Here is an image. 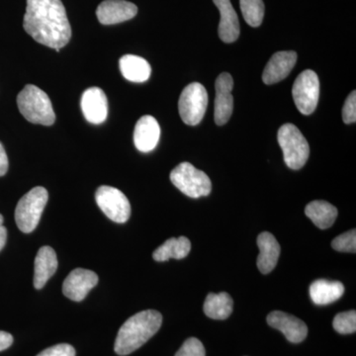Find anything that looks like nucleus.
I'll return each mask as SVG.
<instances>
[{"instance_id": "obj_1", "label": "nucleus", "mask_w": 356, "mask_h": 356, "mask_svg": "<svg viewBox=\"0 0 356 356\" xmlns=\"http://www.w3.org/2000/svg\"><path fill=\"white\" fill-rule=\"evenodd\" d=\"M23 27L35 41L57 51L72 38V27L60 0H27Z\"/></svg>"}, {"instance_id": "obj_4", "label": "nucleus", "mask_w": 356, "mask_h": 356, "mask_svg": "<svg viewBox=\"0 0 356 356\" xmlns=\"http://www.w3.org/2000/svg\"><path fill=\"white\" fill-rule=\"evenodd\" d=\"M277 139L288 168H303L310 156V147L301 131L293 124H284L278 130Z\"/></svg>"}, {"instance_id": "obj_21", "label": "nucleus", "mask_w": 356, "mask_h": 356, "mask_svg": "<svg viewBox=\"0 0 356 356\" xmlns=\"http://www.w3.org/2000/svg\"><path fill=\"white\" fill-rule=\"evenodd\" d=\"M119 65L123 76L132 83H145L151 76V65L145 58L138 56H123Z\"/></svg>"}, {"instance_id": "obj_5", "label": "nucleus", "mask_w": 356, "mask_h": 356, "mask_svg": "<svg viewBox=\"0 0 356 356\" xmlns=\"http://www.w3.org/2000/svg\"><path fill=\"white\" fill-rule=\"evenodd\" d=\"M46 188L34 187L20 199L15 209V221L23 233H32L38 226L42 213L48 202Z\"/></svg>"}, {"instance_id": "obj_22", "label": "nucleus", "mask_w": 356, "mask_h": 356, "mask_svg": "<svg viewBox=\"0 0 356 356\" xmlns=\"http://www.w3.org/2000/svg\"><path fill=\"white\" fill-rule=\"evenodd\" d=\"M305 214L318 229H325L336 221L337 209L327 201L316 200L307 205Z\"/></svg>"}, {"instance_id": "obj_13", "label": "nucleus", "mask_w": 356, "mask_h": 356, "mask_svg": "<svg viewBox=\"0 0 356 356\" xmlns=\"http://www.w3.org/2000/svg\"><path fill=\"white\" fill-rule=\"evenodd\" d=\"M138 7L126 0H105L96 10V16L103 25H114L133 19Z\"/></svg>"}, {"instance_id": "obj_27", "label": "nucleus", "mask_w": 356, "mask_h": 356, "mask_svg": "<svg viewBox=\"0 0 356 356\" xmlns=\"http://www.w3.org/2000/svg\"><path fill=\"white\" fill-rule=\"evenodd\" d=\"M334 250L341 252H356V231L355 229L346 232L343 235L337 236L332 243Z\"/></svg>"}, {"instance_id": "obj_31", "label": "nucleus", "mask_w": 356, "mask_h": 356, "mask_svg": "<svg viewBox=\"0 0 356 356\" xmlns=\"http://www.w3.org/2000/svg\"><path fill=\"white\" fill-rule=\"evenodd\" d=\"M7 170H8V158L4 147L0 143V177L6 175Z\"/></svg>"}, {"instance_id": "obj_25", "label": "nucleus", "mask_w": 356, "mask_h": 356, "mask_svg": "<svg viewBox=\"0 0 356 356\" xmlns=\"http://www.w3.org/2000/svg\"><path fill=\"white\" fill-rule=\"evenodd\" d=\"M240 4L245 22L252 27L261 26L264 16V1L262 0H240Z\"/></svg>"}, {"instance_id": "obj_23", "label": "nucleus", "mask_w": 356, "mask_h": 356, "mask_svg": "<svg viewBox=\"0 0 356 356\" xmlns=\"http://www.w3.org/2000/svg\"><path fill=\"white\" fill-rule=\"evenodd\" d=\"M234 301L228 293H209L204 303V313L214 320H226L231 316Z\"/></svg>"}, {"instance_id": "obj_8", "label": "nucleus", "mask_w": 356, "mask_h": 356, "mask_svg": "<svg viewBox=\"0 0 356 356\" xmlns=\"http://www.w3.org/2000/svg\"><path fill=\"white\" fill-rule=\"evenodd\" d=\"M293 99L302 114L310 115L318 106L320 96V81L317 74L306 70L299 74L293 84Z\"/></svg>"}, {"instance_id": "obj_2", "label": "nucleus", "mask_w": 356, "mask_h": 356, "mask_svg": "<svg viewBox=\"0 0 356 356\" xmlns=\"http://www.w3.org/2000/svg\"><path fill=\"white\" fill-rule=\"evenodd\" d=\"M163 316L158 311L147 310L129 318L119 330L115 341V353L128 355L140 348L158 332Z\"/></svg>"}, {"instance_id": "obj_7", "label": "nucleus", "mask_w": 356, "mask_h": 356, "mask_svg": "<svg viewBox=\"0 0 356 356\" xmlns=\"http://www.w3.org/2000/svg\"><path fill=\"white\" fill-rule=\"evenodd\" d=\"M208 106V93L202 84H188L180 95L178 110L185 124L196 126L202 121Z\"/></svg>"}, {"instance_id": "obj_6", "label": "nucleus", "mask_w": 356, "mask_h": 356, "mask_svg": "<svg viewBox=\"0 0 356 356\" xmlns=\"http://www.w3.org/2000/svg\"><path fill=\"white\" fill-rule=\"evenodd\" d=\"M170 177L172 184L188 197H204L209 195L212 191V184L208 175L189 163L178 165L170 172Z\"/></svg>"}, {"instance_id": "obj_18", "label": "nucleus", "mask_w": 356, "mask_h": 356, "mask_svg": "<svg viewBox=\"0 0 356 356\" xmlns=\"http://www.w3.org/2000/svg\"><path fill=\"white\" fill-rule=\"evenodd\" d=\"M259 255L257 257V267L264 274L270 273L275 268L280 255V245L275 236L268 232H264L257 236Z\"/></svg>"}, {"instance_id": "obj_9", "label": "nucleus", "mask_w": 356, "mask_h": 356, "mask_svg": "<svg viewBox=\"0 0 356 356\" xmlns=\"http://www.w3.org/2000/svg\"><path fill=\"white\" fill-rule=\"evenodd\" d=\"M95 200L100 210L109 218L111 221L123 224L128 221L131 216V205L128 198L123 192L115 187H98L95 193Z\"/></svg>"}, {"instance_id": "obj_16", "label": "nucleus", "mask_w": 356, "mask_h": 356, "mask_svg": "<svg viewBox=\"0 0 356 356\" xmlns=\"http://www.w3.org/2000/svg\"><path fill=\"white\" fill-rule=\"evenodd\" d=\"M161 137V128L153 116L146 115L140 118L134 131V143L142 153L153 151Z\"/></svg>"}, {"instance_id": "obj_28", "label": "nucleus", "mask_w": 356, "mask_h": 356, "mask_svg": "<svg viewBox=\"0 0 356 356\" xmlns=\"http://www.w3.org/2000/svg\"><path fill=\"white\" fill-rule=\"evenodd\" d=\"M203 343L196 337L186 339L175 356H205Z\"/></svg>"}, {"instance_id": "obj_15", "label": "nucleus", "mask_w": 356, "mask_h": 356, "mask_svg": "<svg viewBox=\"0 0 356 356\" xmlns=\"http://www.w3.org/2000/svg\"><path fill=\"white\" fill-rule=\"evenodd\" d=\"M81 110L86 120L91 124H102L106 120L108 102L104 91L99 88L86 89L81 96Z\"/></svg>"}, {"instance_id": "obj_14", "label": "nucleus", "mask_w": 356, "mask_h": 356, "mask_svg": "<svg viewBox=\"0 0 356 356\" xmlns=\"http://www.w3.org/2000/svg\"><path fill=\"white\" fill-rule=\"evenodd\" d=\"M296 51H277L267 63L262 74V81L267 86L280 83L289 76L297 63Z\"/></svg>"}, {"instance_id": "obj_33", "label": "nucleus", "mask_w": 356, "mask_h": 356, "mask_svg": "<svg viewBox=\"0 0 356 356\" xmlns=\"http://www.w3.org/2000/svg\"><path fill=\"white\" fill-rule=\"evenodd\" d=\"M3 216L0 214V252H1L2 248L6 245L7 241V229L6 227L3 226Z\"/></svg>"}, {"instance_id": "obj_32", "label": "nucleus", "mask_w": 356, "mask_h": 356, "mask_svg": "<svg viewBox=\"0 0 356 356\" xmlns=\"http://www.w3.org/2000/svg\"><path fill=\"white\" fill-rule=\"evenodd\" d=\"M13 343V337L6 332L0 331V351L6 350Z\"/></svg>"}, {"instance_id": "obj_20", "label": "nucleus", "mask_w": 356, "mask_h": 356, "mask_svg": "<svg viewBox=\"0 0 356 356\" xmlns=\"http://www.w3.org/2000/svg\"><path fill=\"white\" fill-rule=\"evenodd\" d=\"M344 293L343 283L339 281L318 280L310 286V296L316 305H327L341 298Z\"/></svg>"}, {"instance_id": "obj_10", "label": "nucleus", "mask_w": 356, "mask_h": 356, "mask_svg": "<svg viewBox=\"0 0 356 356\" xmlns=\"http://www.w3.org/2000/svg\"><path fill=\"white\" fill-rule=\"evenodd\" d=\"M216 98H215V123L222 126L227 123L233 114L234 98L232 90L234 88V79L228 72H222L217 77Z\"/></svg>"}, {"instance_id": "obj_11", "label": "nucleus", "mask_w": 356, "mask_h": 356, "mask_svg": "<svg viewBox=\"0 0 356 356\" xmlns=\"http://www.w3.org/2000/svg\"><path fill=\"white\" fill-rule=\"evenodd\" d=\"M98 275L88 269H74L63 284V293L72 301L81 302L98 283Z\"/></svg>"}, {"instance_id": "obj_17", "label": "nucleus", "mask_w": 356, "mask_h": 356, "mask_svg": "<svg viewBox=\"0 0 356 356\" xmlns=\"http://www.w3.org/2000/svg\"><path fill=\"white\" fill-rule=\"evenodd\" d=\"M213 1L221 14L219 28H218L220 39L225 43H233L240 36L241 30L238 15L232 6L231 0H213Z\"/></svg>"}, {"instance_id": "obj_12", "label": "nucleus", "mask_w": 356, "mask_h": 356, "mask_svg": "<svg viewBox=\"0 0 356 356\" xmlns=\"http://www.w3.org/2000/svg\"><path fill=\"white\" fill-rule=\"evenodd\" d=\"M267 323L282 332L290 343H302L308 334V327L303 321L284 312L274 311L269 314Z\"/></svg>"}, {"instance_id": "obj_29", "label": "nucleus", "mask_w": 356, "mask_h": 356, "mask_svg": "<svg viewBox=\"0 0 356 356\" xmlns=\"http://www.w3.org/2000/svg\"><path fill=\"white\" fill-rule=\"evenodd\" d=\"M343 120L346 124H353L356 121V92L353 90L346 98L343 108Z\"/></svg>"}, {"instance_id": "obj_3", "label": "nucleus", "mask_w": 356, "mask_h": 356, "mask_svg": "<svg viewBox=\"0 0 356 356\" xmlns=\"http://www.w3.org/2000/svg\"><path fill=\"white\" fill-rule=\"evenodd\" d=\"M17 106L26 120L33 124L51 126L56 114L48 95L36 86L28 84L17 96Z\"/></svg>"}, {"instance_id": "obj_26", "label": "nucleus", "mask_w": 356, "mask_h": 356, "mask_svg": "<svg viewBox=\"0 0 356 356\" xmlns=\"http://www.w3.org/2000/svg\"><path fill=\"white\" fill-rule=\"evenodd\" d=\"M332 325L339 334H353L356 331V312L353 310L337 314Z\"/></svg>"}, {"instance_id": "obj_30", "label": "nucleus", "mask_w": 356, "mask_h": 356, "mask_svg": "<svg viewBox=\"0 0 356 356\" xmlns=\"http://www.w3.org/2000/svg\"><path fill=\"white\" fill-rule=\"evenodd\" d=\"M37 356H76V350L70 344L60 343L47 348Z\"/></svg>"}, {"instance_id": "obj_19", "label": "nucleus", "mask_w": 356, "mask_h": 356, "mask_svg": "<svg viewBox=\"0 0 356 356\" xmlns=\"http://www.w3.org/2000/svg\"><path fill=\"white\" fill-rule=\"evenodd\" d=\"M34 269V287L36 289H42L57 271L58 259L55 250L51 247L40 248L35 259Z\"/></svg>"}, {"instance_id": "obj_24", "label": "nucleus", "mask_w": 356, "mask_h": 356, "mask_svg": "<svg viewBox=\"0 0 356 356\" xmlns=\"http://www.w3.org/2000/svg\"><path fill=\"white\" fill-rule=\"evenodd\" d=\"M191 250V241L185 236L170 238L154 250L153 257L156 261H166L170 259H182L188 255Z\"/></svg>"}]
</instances>
